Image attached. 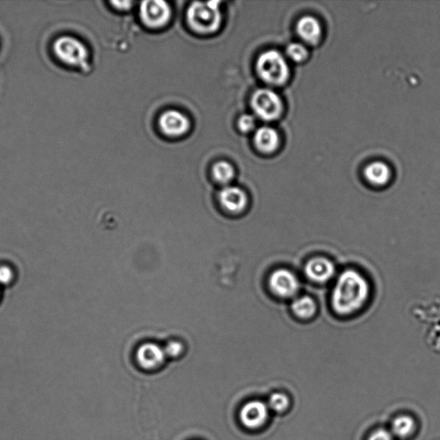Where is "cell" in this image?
Segmentation results:
<instances>
[{
  "mask_svg": "<svg viewBox=\"0 0 440 440\" xmlns=\"http://www.w3.org/2000/svg\"><path fill=\"white\" fill-rule=\"evenodd\" d=\"M53 51L57 59L67 66L85 67L88 62L87 48L81 40L71 35L57 38L53 44Z\"/></svg>",
  "mask_w": 440,
  "mask_h": 440,
  "instance_id": "obj_4",
  "label": "cell"
},
{
  "mask_svg": "<svg viewBox=\"0 0 440 440\" xmlns=\"http://www.w3.org/2000/svg\"><path fill=\"white\" fill-rule=\"evenodd\" d=\"M370 291L365 276L357 270H345L337 278L332 290V308L339 316H352L365 307Z\"/></svg>",
  "mask_w": 440,
  "mask_h": 440,
  "instance_id": "obj_1",
  "label": "cell"
},
{
  "mask_svg": "<svg viewBox=\"0 0 440 440\" xmlns=\"http://www.w3.org/2000/svg\"><path fill=\"white\" fill-rule=\"evenodd\" d=\"M160 127L166 135L179 137L187 132L189 128V121L181 112L169 110L161 115Z\"/></svg>",
  "mask_w": 440,
  "mask_h": 440,
  "instance_id": "obj_11",
  "label": "cell"
},
{
  "mask_svg": "<svg viewBox=\"0 0 440 440\" xmlns=\"http://www.w3.org/2000/svg\"><path fill=\"white\" fill-rule=\"evenodd\" d=\"M270 291L280 298H293L301 289V281L293 271L279 269L273 271L269 279Z\"/></svg>",
  "mask_w": 440,
  "mask_h": 440,
  "instance_id": "obj_6",
  "label": "cell"
},
{
  "mask_svg": "<svg viewBox=\"0 0 440 440\" xmlns=\"http://www.w3.org/2000/svg\"><path fill=\"white\" fill-rule=\"evenodd\" d=\"M136 357L140 366L146 370L157 369L163 365L166 359L164 350L155 344L140 346Z\"/></svg>",
  "mask_w": 440,
  "mask_h": 440,
  "instance_id": "obj_12",
  "label": "cell"
},
{
  "mask_svg": "<svg viewBox=\"0 0 440 440\" xmlns=\"http://www.w3.org/2000/svg\"><path fill=\"white\" fill-rule=\"evenodd\" d=\"M219 2H194L187 10V21L201 34L214 33L221 24Z\"/></svg>",
  "mask_w": 440,
  "mask_h": 440,
  "instance_id": "obj_2",
  "label": "cell"
},
{
  "mask_svg": "<svg viewBox=\"0 0 440 440\" xmlns=\"http://www.w3.org/2000/svg\"><path fill=\"white\" fill-rule=\"evenodd\" d=\"M297 32L303 41L311 45L316 44L322 37V27L319 20L312 16L302 17L298 20Z\"/></svg>",
  "mask_w": 440,
  "mask_h": 440,
  "instance_id": "obj_13",
  "label": "cell"
},
{
  "mask_svg": "<svg viewBox=\"0 0 440 440\" xmlns=\"http://www.w3.org/2000/svg\"><path fill=\"white\" fill-rule=\"evenodd\" d=\"M220 204L225 210L232 214H240L248 205V196L240 187L227 186L219 194Z\"/></svg>",
  "mask_w": 440,
  "mask_h": 440,
  "instance_id": "obj_9",
  "label": "cell"
},
{
  "mask_svg": "<svg viewBox=\"0 0 440 440\" xmlns=\"http://www.w3.org/2000/svg\"><path fill=\"white\" fill-rule=\"evenodd\" d=\"M255 127V120L251 115H242L239 120V128L243 133H250Z\"/></svg>",
  "mask_w": 440,
  "mask_h": 440,
  "instance_id": "obj_21",
  "label": "cell"
},
{
  "mask_svg": "<svg viewBox=\"0 0 440 440\" xmlns=\"http://www.w3.org/2000/svg\"><path fill=\"white\" fill-rule=\"evenodd\" d=\"M368 440H394V436L391 432L384 430V429H378L371 434Z\"/></svg>",
  "mask_w": 440,
  "mask_h": 440,
  "instance_id": "obj_24",
  "label": "cell"
},
{
  "mask_svg": "<svg viewBox=\"0 0 440 440\" xmlns=\"http://www.w3.org/2000/svg\"><path fill=\"white\" fill-rule=\"evenodd\" d=\"M112 5H113L115 8L120 10H128L130 7H131L132 2L130 1H124V2H117L114 1L111 2Z\"/></svg>",
  "mask_w": 440,
  "mask_h": 440,
  "instance_id": "obj_25",
  "label": "cell"
},
{
  "mask_svg": "<svg viewBox=\"0 0 440 440\" xmlns=\"http://www.w3.org/2000/svg\"><path fill=\"white\" fill-rule=\"evenodd\" d=\"M269 409V406L261 401H252L245 404L240 412L242 423L247 428H261L268 420Z\"/></svg>",
  "mask_w": 440,
  "mask_h": 440,
  "instance_id": "obj_10",
  "label": "cell"
},
{
  "mask_svg": "<svg viewBox=\"0 0 440 440\" xmlns=\"http://www.w3.org/2000/svg\"><path fill=\"white\" fill-rule=\"evenodd\" d=\"M13 277L12 270L8 268V266H0V284H10L13 280Z\"/></svg>",
  "mask_w": 440,
  "mask_h": 440,
  "instance_id": "obj_23",
  "label": "cell"
},
{
  "mask_svg": "<svg viewBox=\"0 0 440 440\" xmlns=\"http://www.w3.org/2000/svg\"><path fill=\"white\" fill-rule=\"evenodd\" d=\"M279 135L270 127L260 128L255 135V144L262 153H272L279 146Z\"/></svg>",
  "mask_w": 440,
  "mask_h": 440,
  "instance_id": "obj_14",
  "label": "cell"
},
{
  "mask_svg": "<svg viewBox=\"0 0 440 440\" xmlns=\"http://www.w3.org/2000/svg\"><path fill=\"white\" fill-rule=\"evenodd\" d=\"M212 175L216 182L220 184H228L233 179L235 171L232 164L226 161H220L212 168Z\"/></svg>",
  "mask_w": 440,
  "mask_h": 440,
  "instance_id": "obj_18",
  "label": "cell"
},
{
  "mask_svg": "<svg viewBox=\"0 0 440 440\" xmlns=\"http://www.w3.org/2000/svg\"><path fill=\"white\" fill-rule=\"evenodd\" d=\"M171 8L162 0H147L140 6V17L146 26L151 28L164 27L171 17Z\"/></svg>",
  "mask_w": 440,
  "mask_h": 440,
  "instance_id": "obj_7",
  "label": "cell"
},
{
  "mask_svg": "<svg viewBox=\"0 0 440 440\" xmlns=\"http://www.w3.org/2000/svg\"><path fill=\"white\" fill-rule=\"evenodd\" d=\"M337 269L333 262L325 257H314L305 266L306 277L312 282L323 284L333 279Z\"/></svg>",
  "mask_w": 440,
  "mask_h": 440,
  "instance_id": "obj_8",
  "label": "cell"
},
{
  "mask_svg": "<svg viewBox=\"0 0 440 440\" xmlns=\"http://www.w3.org/2000/svg\"><path fill=\"white\" fill-rule=\"evenodd\" d=\"M289 405L290 400L287 395L283 393H275L270 396L268 406L269 409L276 413H282L288 409Z\"/></svg>",
  "mask_w": 440,
  "mask_h": 440,
  "instance_id": "obj_19",
  "label": "cell"
},
{
  "mask_svg": "<svg viewBox=\"0 0 440 440\" xmlns=\"http://www.w3.org/2000/svg\"><path fill=\"white\" fill-rule=\"evenodd\" d=\"M287 53L291 60L298 63L303 62L308 57V50L306 49L304 45L297 42L291 43V44L288 46Z\"/></svg>",
  "mask_w": 440,
  "mask_h": 440,
  "instance_id": "obj_20",
  "label": "cell"
},
{
  "mask_svg": "<svg viewBox=\"0 0 440 440\" xmlns=\"http://www.w3.org/2000/svg\"><path fill=\"white\" fill-rule=\"evenodd\" d=\"M251 106L257 117L264 121H275L283 112L282 100L269 89H261L254 93Z\"/></svg>",
  "mask_w": 440,
  "mask_h": 440,
  "instance_id": "obj_5",
  "label": "cell"
},
{
  "mask_svg": "<svg viewBox=\"0 0 440 440\" xmlns=\"http://www.w3.org/2000/svg\"><path fill=\"white\" fill-rule=\"evenodd\" d=\"M257 73L266 84L282 85L290 76L289 66L286 59L276 50H269L258 58Z\"/></svg>",
  "mask_w": 440,
  "mask_h": 440,
  "instance_id": "obj_3",
  "label": "cell"
},
{
  "mask_svg": "<svg viewBox=\"0 0 440 440\" xmlns=\"http://www.w3.org/2000/svg\"><path fill=\"white\" fill-rule=\"evenodd\" d=\"M366 178L371 185L383 187L386 185L391 178V171L384 163L377 161L366 166L365 169Z\"/></svg>",
  "mask_w": 440,
  "mask_h": 440,
  "instance_id": "obj_15",
  "label": "cell"
},
{
  "mask_svg": "<svg viewBox=\"0 0 440 440\" xmlns=\"http://www.w3.org/2000/svg\"><path fill=\"white\" fill-rule=\"evenodd\" d=\"M416 429V422L413 418L407 416L396 417L391 424V434L399 439L407 438L412 434Z\"/></svg>",
  "mask_w": 440,
  "mask_h": 440,
  "instance_id": "obj_17",
  "label": "cell"
},
{
  "mask_svg": "<svg viewBox=\"0 0 440 440\" xmlns=\"http://www.w3.org/2000/svg\"><path fill=\"white\" fill-rule=\"evenodd\" d=\"M164 350L166 357L176 358V357H178L183 353V346L181 342L173 341L169 342Z\"/></svg>",
  "mask_w": 440,
  "mask_h": 440,
  "instance_id": "obj_22",
  "label": "cell"
},
{
  "mask_svg": "<svg viewBox=\"0 0 440 440\" xmlns=\"http://www.w3.org/2000/svg\"><path fill=\"white\" fill-rule=\"evenodd\" d=\"M291 307L294 315L302 320L312 319L317 312L316 301L307 295L296 298L291 303Z\"/></svg>",
  "mask_w": 440,
  "mask_h": 440,
  "instance_id": "obj_16",
  "label": "cell"
}]
</instances>
